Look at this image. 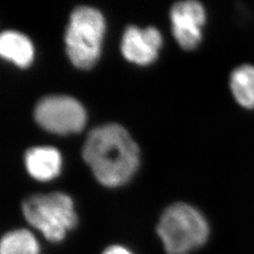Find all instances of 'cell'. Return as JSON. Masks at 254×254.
<instances>
[{"label":"cell","instance_id":"1","mask_svg":"<svg viewBox=\"0 0 254 254\" xmlns=\"http://www.w3.org/2000/svg\"><path fill=\"white\" fill-rule=\"evenodd\" d=\"M82 154L96 179L107 187L127 183L136 172L139 161L135 141L117 124L95 127L85 141Z\"/></svg>","mask_w":254,"mask_h":254},{"label":"cell","instance_id":"2","mask_svg":"<svg viewBox=\"0 0 254 254\" xmlns=\"http://www.w3.org/2000/svg\"><path fill=\"white\" fill-rule=\"evenodd\" d=\"M156 233L167 254H190L206 244L210 225L197 208L176 202L164 210Z\"/></svg>","mask_w":254,"mask_h":254},{"label":"cell","instance_id":"3","mask_svg":"<svg viewBox=\"0 0 254 254\" xmlns=\"http://www.w3.org/2000/svg\"><path fill=\"white\" fill-rule=\"evenodd\" d=\"M22 210L27 223L51 243L63 242L77 226L73 200L62 192L28 196L22 203Z\"/></svg>","mask_w":254,"mask_h":254},{"label":"cell","instance_id":"4","mask_svg":"<svg viewBox=\"0 0 254 254\" xmlns=\"http://www.w3.org/2000/svg\"><path fill=\"white\" fill-rule=\"evenodd\" d=\"M105 20L98 9L80 6L73 9L65 33L66 50L73 65L89 69L100 54Z\"/></svg>","mask_w":254,"mask_h":254},{"label":"cell","instance_id":"5","mask_svg":"<svg viewBox=\"0 0 254 254\" xmlns=\"http://www.w3.org/2000/svg\"><path fill=\"white\" fill-rule=\"evenodd\" d=\"M37 123L57 134L80 131L86 123V112L78 101L66 95H49L38 102L34 110Z\"/></svg>","mask_w":254,"mask_h":254},{"label":"cell","instance_id":"6","mask_svg":"<svg viewBox=\"0 0 254 254\" xmlns=\"http://www.w3.org/2000/svg\"><path fill=\"white\" fill-rule=\"evenodd\" d=\"M173 33L178 44L185 49H194L202 39L201 27L206 12L202 4L196 0L176 2L171 9Z\"/></svg>","mask_w":254,"mask_h":254},{"label":"cell","instance_id":"7","mask_svg":"<svg viewBox=\"0 0 254 254\" xmlns=\"http://www.w3.org/2000/svg\"><path fill=\"white\" fill-rule=\"evenodd\" d=\"M161 45L162 37L155 27L140 29L130 26L124 33L121 48L128 61L144 65L151 64L156 59Z\"/></svg>","mask_w":254,"mask_h":254},{"label":"cell","instance_id":"8","mask_svg":"<svg viewBox=\"0 0 254 254\" xmlns=\"http://www.w3.org/2000/svg\"><path fill=\"white\" fill-rule=\"evenodd\" d=\"M25 163L27 172L33 178L47 181L60 173L62 158L60 153L52 147H34L27 150Z\"/></svg>","mask_w":254,"mask_h":254},{"label":"cell","instance_id":"9","mask_svg":"<svg viewBox=\"0 0 254 254\" xmlns=\"http://www.w3.org/2000/svg\"><path fill=\"white\" fill-rule=\"evenodd\" d=\"M0 53L20 67H27L33 59V46L24 34L7 30L0 36Z\"/></svg>","mask_w":254,"mask_h":254},{"label":"cell","instance_id":"10","mask_svg":"<svg viewBox=\"0 0 254 254\" xmlns=\"http://www.w3.org/2000/svg\"><path fill=\"white\" fill-rule=\"evenodd\" d=\"M229 85L236 103L246 109H254V65L236 67L230 74Z\"/></svg>","mask_w":254,"mask_h":254},{"label":"cell","instance_id":"11","mask_svg":"<svg viewBox=\"0 0 254 254\" xmlns=\"http://www.w3.org/2000/svg\"><path fill=\"white\" fill-rule=\"evenodd\" d=\"M0 254H41V246L32 232L15 229L2 236Z\"/></svg>","mask_w":254,"mask_h":254},{"label":"cell","instance_id":"12","mask_svg":"<svg viewBox=\"0 0 254 254\" xmlns=\"http://www.w3.org/2000/svg\"><path fill=\"white\" fill-rule=\"evenodd\" d=\"M101 254H135L130 249L123 245H111L106 248Z\"/></svg>","mask_w":254,"mask_h":254}]
</instances>
